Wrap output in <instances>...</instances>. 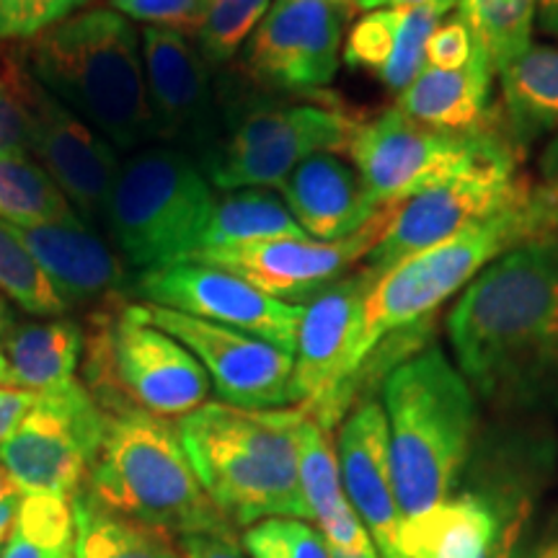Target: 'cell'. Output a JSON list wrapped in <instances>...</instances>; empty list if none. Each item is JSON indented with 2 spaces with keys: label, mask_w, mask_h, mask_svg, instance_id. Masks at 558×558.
I'll return each mask as SVG.
<instances>
[{
  "label": "cell",
  "mask_w": 558,
  "mask_h": 558,
  "mask_svg": "<svg viewBox=\"0 0 558 558\" xmlns=\"http://www.w3.org/2000/svg\"><path fill=\"white\" fill-rule=\"evenodd\" d=\"M460 373L505 414L558 416V233L514 246L448 316Z\"/></svg>",
  "instance_id": "obj_1"
},
{
  "label": "cell",
  "mask_w": 558,
  "mask_h": 558,
  "mask_svg": "<svg viewBox=\"0 0 558 558\" xmlns=\"http://www.w3.org/2000/svg\"><path fill=\"white\" fill-rule=\"evenodd\" d=\"M305 411L202 403L173 422L202 488L233 527L308 520L300 492L298 429Z\"/></svg>",
  "instance_id": "obj_2"
},
{
  "label": "cell",
  "mask_w": 558,
  "mask_h": 558,
  "mask_svg": "<svg viewBox=\"0 0 558 558\" xmlns=\"http://www.w3.org/2000/svg\"><path fill=\"white\" fill-rule=\"evenodd\" d=\"M19 50L34 78L120 153L143 150L156 140L143 39L122 13L94 5L24 41Z\"/></svg>",
  "instance_id": "obj_3"
},
{
  "label": "cell",
  "mask_w": 558,
  "mask_h": 558,
  "mask_svg": "<svg viewBox=\"0 0 558 558\" xmlns=\"http://www.w3.org/2000/svg\"><path fill=\"white\" fill-rule=\"evenodd\" d=\"M393 488L403 518L452 497L476 435L478 396L439 347L399 362L383 380Z\"/></svg>",
  "instance_id": "obj_4"
},
{
  "label": "cell",
  "mask_w": 558,
  "mask_h": 558,
  "mask_svg": "<svg viewBox=\"0 0 558 558\" xmlns=\"http://www.w3.org/2000/svg\"><path fill=\"white\" fill-rule=\"evenodd\" d=\"M81 488L124 518L177 538L233 533L202 488L177 427L148 411H104L101 448Z\"/></svg>",
  "instance_id": "obj_5"
},
{
  "label": "cell",
  "mask_w": 558,
  "mask_h": 558,
  "mask_svg": "<svg viewBox=\"0 0 558 558\" xmlns=\"http://www.w3.org/2000/svg\"><path fill=\"white\" fill-rule=\"evenodd\" d=\"M548 233H558L556 220L533 184V194L520 205L383 271L367 295L360 367L393 333L422 326L432 311L469 288L501 254Z\"/></svg>",
  "instance_id": "obj_6"
},
{
  "label": "cell",
  "mask_w": 558,
  "mask_h": 558,
  "mask_svg": "<svg viewBox=\"0 0 558 558\" xmlns=\"http://www.w3.org/2000/svg\"><path fill=\"white\" fill-rule=\"evenodd\" d=\"M199 160L169 145H148L122 160L107 222L124 264L156 271L190 262L215 207Z\"/></svg>",
  "instance_id": "obj_7"
},
{
  "label": "cell",
  "mask_w": 558,
  "mask_h": 558,
  "mask_svg": "<svg viewBox=\"0 0 558 558\" xmlns=\"http://www.w3.org/2000/svg\"><path fill=\"white\" fill-rule=\"evenodd\" d=\"M83 383L107 409H140L181 418L207 403L209 375L199 360L166 331L140 318L135 303L99 305L88 318Z\"/></svg>",
  "instance_id": "obj_8"
},
{
  "label": "cell",
  "mask_w": 558,
  "mask_h": 558,
  "mask_svg": "<svg viewBox=\"0 0 558 558\" xmlns=\"http://www.w3.org/2000/svg\"><path fill=\"white\" fill-rule=\"evenodd\" d=\"M347 156L375 205L393 207L452 179L518 166L520 150L507 137L501 120L456 132L411 120L393 107L360 122Z\"/></svg>",
  "instance_id": "obj_9"
},
{
  "label": "cell",
  "mask_w": 558,
  "mask_h": 558,
  "mask_svg": "<svg viewBox=\"0 0 558 558\" xmlns=\"http://www.w3.org/2000/svg\"><path fill=\"white\" fill-rule=\"evenodd\" d=\"M0 65L24 114L29 156L50 173L78 218L99 228L107 222L111 190L122 166L120 150L34 78L19 45L0 47Z\"/></svg>",
  "instance_id": "obj_10"
},
{
  "label": "cell",
  "mask_w": 558,
  "mask_h": 558,
  "mask_svg": "<svg viewBox=\"0 0 558 558\" xmlns=\"http://www.w3.org/2000/svg\"><path fill=\"white\" fill-rule=\"evenodd\" d=\"M357 117L331 104H282L246 111L199 160L220 192L279 186L303 160L318 153L341 156L352 143Z\"/></svg>",
  "instance_id": "obj_11"
},
{
  "label": "cell",
  "mask_w": 558,
  "mask_h": 558,
  "mask_svg": "<svg viewBox=\"0 0 558 558\" xmlns=\"http://www.w3.org/2000/svg\"><path fill=\"white\" fill-rule=\"evenodd\" d=\"M375 279L378 275L362 264L303 305L292 354V407L329 435L352 407V380L360 369L367 295Z\"/></svg>",
  "instance_id": "obj_12"
},
{
  "label": "cell",
  "mask_w": 558,
  "mask_h": 558,
  "mask_svg": "<svg viewBox=\"0 0 558 558\" xmlns=\"http://www.w3.org/2000/svg\"><path fill=\"white\" fill-rule=\"evenodd\" d=\"M104 437V409L75 378L37 396L29 414L0 445V465L24 494L73 499Z\"/></svg>",
  "instance_id": "obj_13"
},
{
  "label": "cell",
  "mask_w": 558,
  "mask_h": 558,
  "mask_svg": "<svg viewBox=\"0 0 558 558\" xmlns=\"http://www.w3.org/2000/svg\"><path fill=\"white\" fill-rule=\"evenodd\" d=\"M533 194V184L520 177L518 166H501L432 186L393 207L386 230L365 256L375 275L393 269L409 256L463 233Z\"/></svg>",
  "instance_id": "obj_14"
},
{
  "label": "cell",
  "mask_w": 558,
  "mask_h": 558,
  "mask_svg": "<svg viewBox=\"0 0 558 558\" xmlns=\"http://www.w3.org/2000/svg\"><path fill=\"white\" fill-rule=\"evenodd\" d=\"M352 13L331 0H275L243 50L248 78L290 94L326 88L339 70Z\"/></svg>",
  "instance_id": "obj_15"
},
{
  "label": "cell",
  "mask_w": 558,
  "mask_h": 558,
  "mask_svg": "<svg viewBox=\"0 0 558 558\" xmlns=\"http://www.w3.org/2000/svg\"><path fill=\"white\" fill-rule=\"evenodd\" d=\"M132 292L158 308L230 326L295 354L303 305L271 298L230 271L199 262H181L166 269L140 271L132 279Z\"/></svg>",
  "instance_id": "obj_16"
},
{
  "label": "cell",
  "mask_w": 558,
  "mask_h": 558,
  "mask_svg": "<svg viewBox=\"0 0 558 558\" xmlns=\"http://www.w3.org/2000/svg\"><path fill=\"white\" fill-rule=\"evenodd\" d=\"M135 308L140 318L190 349L222 403L241 409H282L292 403V354L213 320L150 303H135Z\"/></svg>",
  "instance_id": "obj_17"
},
{
  "label": "cell",
  "mask_w": 558,
  "mask_h": 558,
  "mask_svg": "<svg viewBox=\"0 0 558 558\" xmlns=\"http://www.w3.org/2000/svg\"><path fill=\"white\" fill-rule=\"evenodd\" d=\"M393 207L383 209L367 228L344 241L277 239L246 243V246L199 248L194 251L190 262L230 271L271 298L303 305L316 298L320 290L329 288L331 282H337L339 277L349 275L360 259H365L386 230Z\"/></svg>",
  "instance_id": "obj_18"
},
{
  "label": "cell",
  "mask_w": 558,
  "mask_h": 558,
  "mask_svg": "<svg viewBox=\"0 0 558 558\" xmlns=\"http://www.w3.org/2000/svg\"><path fill=\"white\" fill-rule=\"evenodd\" d=\"M140 39L156 140L205 158L218 145L220 130L205 58L190 37L171 29L143 26Z\"/></svg>",
  "instance_id": "obj_19"
},
{
  "label": "cell",
  "mask_w": 558,
  "mask_h": 558,
  "mask_svg": "<svg viewBox=\"0 0 558 558\" xmlns=\"http://www.w3.org/2000/svg\"><path fill=\"white\" fill-rule=\"evenodd\" d=\"M337 458L347 499L365 522L380 558H401V507L393 488L390 437L386 409L365 396L352 414L344 416L337 437Z\"/></svg>",
  "instance_id": "obj_20"
},
{
  "label": "cell",
  "mask_w": 558,
  "mask_h": 558,
  "mask_svg": "<svg viewBox=\"0 0 558 558\" xmlns=\"http://www.w3.org/2000/svg\"><path fill=\"white\" fill-rule=\"evenodd\" d=\"M11 228L68 308L117 303L132 288L122 256L81 218Z\"/></svg>",
  "instance_id": "obj_21"
},
{
  "label": "cell",
  "mask_w": 558,
  "mask_h": 558,
  "mask_svg": "<svg viewBox=\"0 0 558 558\" xmlns=\"http://www.w3.org/2000/svg\"><path fill=\"white\" fill-rule=\"evenodd\" d=\"M277 190L305 235L324 243L360 233L386 209L369 197L360 171L333 153L303 160Z\"/></svg>",
  "instance_id": "obj_22"
},
{
  "label": "cell",
  "mask_w": 558,
  "mask_h": 558,
  "mask_svg": "<svg viewBox=\"0 0 558 558\" xmlns=\"http://www.w3.org/2000/svg\"><path fill=\"white\" fill-rule=\"evenodd\" d=\"M300 492L308 507V520L318 525L324 538L341 554H367L375 548L365 522L354 512L341 484L339 458L331 435L305 414L298 429Z\"/></svg>",
  "instance_id": "obj_23"
},
{
  "label": "cell",
  "mask_w": 558,
  "mask_h": 558,
  "mask_svg": "<svg viewBox=\"0 0 558 558\" xmlns=\"http://www.w3.org/2000/svg\"><path fill=\"white\" fill-rule=\"evenodd\" d=\"M497 78L492 62L478 50L460 70L424 68L418 78L396 99V109L411 120L439 130H476L494 122L492 83Z\"/></svg>",
  "instance_id": "obj_24"
},
{
  "label": "cell",
  "mask_w": 558,
  "mask_h": 558,
  "mask_svg": "<svg viewBox=\"0 0 558 558\" xmlns=\"http://www.w3.org/2000/svg\"><path fill=\"white\" fill-rule=\"evenodd\" d=\"M501 128L520 153L558 135V45H530L499 73Z\"/></svg>",
  "instance_id": "obj_25"
},
{
  "label": "cell",
  "mask_w": 558,
  "mask_h": 558,
  "mask_svg": "<svg viewBox=\"0 0 558 558\" xmlns=\"http://www.w3.org/2000/svg\"><path fill=\"white\" fill-rule=\"evenodd\" d=\"M86 331L73 318L16 324L0 344L11 369V388L47 393L75 380L83 360Z\"/></svg>",
  "instance_id": "obj_26"
},
{
  "label": "cell",
  "mask_w": 558,
  "mask_h": 558,
  "mask_svg": "<svg viewBox=\"0 0 558 558\" xmlns=\"http://www.w3.org/2000/svg\"><path fill=\"white\" fill-rule=\"evenodd\" d=\"M70 509L75 558H184L173 535L104 507L86 488L70 499Z\"/></svg>",
  "instance_id": "obj_27"
},
{
  "label": "cell",
  "mask_w": 558,
  "mask_h": 558,
  "mask_svg": "<svg viewBox=\"0 0 558 558\" xmlns=\"http://www.w3.org/2000/svg\"><path fill=\"white\" fill-rule=\"evenodd\" d=\"M277 239H308L277 192L254 186L233 190L215 199L202 248L246 246Z\"/></svg>",
  "instance_id": "obj_28"
},
{
  "label": "cell",
  "mask_w": 558,
  "mask_h": 558,
  "mask_svg": "<svg viewBox=\"0 0 558 558\" xmlns=\"http://www.w3.org/2000/svg\"><path fill=\"white\" fill-rule=\"evenodd\" d=\"M458 13L499 75L533 45L538 0H460Z\"/></svg>",
  "instance_id": "obj_29"
},
{
  "label": "cell",
  "mask_w": 558,
  "mask_h": 558,
  "mask_svg": "<svg viewBox=\"0 0 558 558\" xmlns=\"http://www.w3.org/2000/svg\"><path fill=\"white\" fill-rule=\"evenodd\" d=\"M60 186L32 156H0V220L9 226L75 220Z\"/></svg>",
  "instance_id": "obj_30"
},
{
  "label": "cell",
  "mask_w": 558,
  "mask_h": 558,
  "mask_svg": "<svg viewBox=\"0 0 558 558\" xmlns=\"http://www.w3.org/2000/svg\"><path fill=\"white\" fill-rule=\"evenodd\" d=\"M73 509L68 499L24 494L0 558H75Z\"/></svg>",
  "instance_id": "obj_31"
},
{
  "label": "cell",
  "mask_w": 558,
  "mask_h": 558,
  "mask_svg": "<svg viewBox=\"0 0 558 558\" xmlns=\"http://www.w3.org/2000/svg\"><path fill=\"white\" fill-rule=\"evenodd\" d=\"M0 295L39 318H60L70 311L29 248L3 220H0Z\"/></svg>",
  "instance_id": "obj_32"
},
{
  "label": "cell",
  "mask_w": 558,
  "mask_h": 558,
  "mask_svg": "<svg viewBox=\"0 0 558 558\" xmlns=\"http://www.w3.org/2000/svg\"><path fill=\"white\" fill-rule=\"evenodd\" d=\"M275 0H209L194 45L207 65H226L241 52Z\"/></svg>",
  "instance_id": "obj_33"
},
{
  "label": "cell",
  "mask_w": 558,
  "mask_h": 558,
  "mask_svg": "<svg viewBox=\"0 0 558 558\" xmlns=\"http://www.w3.org/2000/svg\"><path fill=\"white\" fill-rule=\"evenodd\" d=\"M445 16H450V11L439 9V5H414V9H403L396 50L390 54L388 65L383 68V73L378 75L383 86L393 90L396 96H399L407 86H411V83L418 78V73L427 68V41Z\"/></svg>",
  "instance_id": "obj_34"
},
{
  "label": "cell",
  "mask_w": 558,
  "mask_h": 558,
  "mask_svg": "<svg viewBox=\"0 0 558 558\" xmlns=\"http://www.w3.org/2000/svg\"><path fill=\"white\" fill-rule=\"evenodd\" d=\"M241 546L251 558H333L316 525L295 518H269L243 530Z\"/></svg>",
  "instance_id": "obj_35"
},
{
  "label": "cell",
  "mask_w": 558,
  "mask_h": 558,
  "mask_svg": "<svg viewBox=\"0 0 558 558\" xmlns=\"http://www.w3.org/2000/svg\"><path fill=\"white\" fill-rule=\"evenodd\" d=\"M401 19L403 9H375L362 13L349 29L344 50H341L347 65L380 75L396 50Z\"/></svg>",
  "instance_id": "obj_36"
},
{
  "label": "cell",
  "mask_w": 558,
  "mask_h": 558,
  "mask_svg": "<svg viewBox=\"0 0 558 558\" xmlns=\"http://www.w3.org/2000/svg\"><path fill=\"white\" fill-rule=\"evenodd\" d=\"M86 3L88 0H0V41H29Z\"/></svg>",
  "instance_id": "obj_37"
},
{
  "label": "cell",
  "mask_w": 558,
  "mask_h": 558,
  "mask_svg": "<svg viewBox=\"0 0 558 558\" xmlns=\"http://www.w3.org/2000/svg\"><path fill=\"white\" fill-rule=\"evenodd\" d=\"M209 0H109V9L143 26L171 29L194 39Z\"/></svg>",
  "instance_id": "obj_38"
},
{
  "label": "cell",
  "mask_w": 558,
  "mask_h": 558,
  "mask_svg": "<svg viewBox=\"0 0 558 558\" xmlns=\"http://www.w3.org/2000/svg\"><path fill=\"white\" fill-rule=\"evenodd\" d=\"M476 52V41L460 13H450L439 21L427 41V68L460 70L465 68Z\"/></svg>",
  "instance_id": "obj_39"
},
{
  "label": "cell",
  "mask_w": 558,
  "mask_h": 558,
  "mask_svg": "<svg viewBox=\"0 0 558 558\" xmlns=\"http://www.w3.org/2000/svg\"><path fill=\"white\" fill-rule=\"evenodd\" d=\"M0 156H29L24 114L0 65Z\"/></svg>",
  "instance_id": "obj_40"
},
{
  "label": "cell",
  "mask_w": 558,
  "mask_h": 558,
  "mask_svg": "<svg viewBox=\"0 0 558 558\" xmlns=\"http://www.w3.org/2000/svg\"><path fill=\"white\" fill-rule=\"evenodd\" d=\"M179 548L184 558H246L235 533L181 535Z\"/></svg>",
  "instance_id": "obj_41"
},
{
  "label": "cell",
  "mask_w": 558,
  "mask_h": 558,
  "mask_svg": "<svg viewBox=\"0 0 558 558\" xmlns=\"http://www.w3.org/2000/svg\"><path fill=\"white\" fill-rule=\"evenodd\" d=\"M538 177L541 179L535 184V192H538L543 205L548 207V213L554 215L558 228V135L550 137L541 153Z\"/></svg>",
  "instance_id": "obj_42"
},
{
  "label": "cell",
  "mask_w": 558,
  "mask_h": 558,
  "mask_svg": "<svg viewBox=\"0 0 558 558\" xmlns=\"http://www.w3.org/2000/svg\"><path fill=\"white\" fill-rule=\"evenodd\" d=\"M37 396L39 393H32V390L0 386V445L13 435L21 418L29 414L34 403H37Z\"/></svg>",
  "instance_id": "obj_43"
},
{
  "label": "cell",
  "mask_w": 558,
  "mask_h": 558,
  "mask_svg": "<svg viewBox=\"0 0 558 558\" xmlns=\"http://www.w3.org/2000/svg\"><path fill=\"white\" fill-rule=\"evenodd\" d=\"M21 499H24V492L13 484L9 473H5L3 465H0V543L9 538L13 520H16L19 514Z\"/></svg>",
  "instance_id": "obj_44"
},
{
  "label": "cell",
  "mask_w": 558,
  "mask_h": 558,
  "mask_svg": "<svg viewBox=\"0 0 558 558\" xmlns=\"http://www.w3.org/2000/svg\"><path fill=\"white\" fill-rule=\"evenodd\" d=\"M414 5H439L445 11H458L460 0H357V11L375 9H414Z\"/></svg>",
  "instance_id": "obj_45"
},
{
  "label": "cell",
  "mask_w": 558,
  "mask_h": 558,
  "mask_svg": "<svg viewBox=\"0 0 558 558\" xmlns=\"http://www.w3.org/2000/svg\"><path fill=\"white\" fill-rule=\"evenodd\" d=\"M530 558H558V512L548 520V525L543 527V535L535 543Z\"/></svg>",
  "instance_id": "obj_46"
},
{
  "label": "cell",
  "mask_w": 558,
  "mask_h": 558,
  "mask_svg": "<svg viewBox=\"0 0 558 558\" xmlns=\"http://www.w3.org/2000/svg\"><path fill=\"white\" fill-rule=\"evenodd\" d=\"M535 29L546 34V37L558 39V0H538V19H535Z\"/></svg>",
  "instance_id": "obj_47"
},
{
  "label": "cell",
  "mask_w": 558,
  "mask_h": 558,
  "mask_svg": "<svg viewBox=\"0 0 558 558\" xmlns=\"http://www.w3.org/2000/svg\"><path fill=\"white\" fill-rule=\"evenodd\" d=\"M13 326H16V318H13V311H11L9 300L0 295V344H3V339L9 337Z\"/></svg>",
  "instance_id": "obj_48"
},
{
  "label": "cell",
  "mask_w": 558,
  "mask_h": 558,
  "mask_svg": "<svg viewBox=\"0 0 558 558\" xmlns=\"http://www.w3.org/2000/svg\"><path fill=\"white\" fill-rule=\"evenodd\" d=\"M0 386L11 388V369H9V360H5L3 352H0Z\"/></svg>",
  "instance_id": "obj_49"
},
{
  "label": "cell",
  "mask_w": 558,
  "mask_h": 558,
  "mask_svg": "<svg viewBox=\"0 0 558 558\" xmlns=\"http://www.w3.org/2000/svg\"><path fill=\"white\" fill-rule=\"evenodd\" d=\"M331 556H333V558H380L378 548L367 550V554H341V550H333V548H331Z\"/></svg>",
  "instance_id": "obj_50"
},
{
  "label": "cell",
  "mask_w": 558,
  "mask_h": 558,
  "mask_svg": "<svg viewBox=\"0 0 558 558\" xmlns=\"http://www.w3.org/2000/svg\"><path fill=\"white\" fill-rule=\"evenodd\" d=\"M331 3H341V5H347V9L357 11V0H331Z\"/></svg>",
  "instance_id": "obj_51"
},
{
  "label": "cell",
  "mask_w": 558,
  "mask_h": 558,
  "mask_svg": "<svg viewBox=\"0 0 558 558\" xmlns=\"http://www.w3.org/2000/svg\"><path fill=\"white\" fill-rule=\"evenodd\" d=\"M0 546H3V543H0Z\"/></svg>",
  "instance_id": "obj_52"
}]
</instances>
